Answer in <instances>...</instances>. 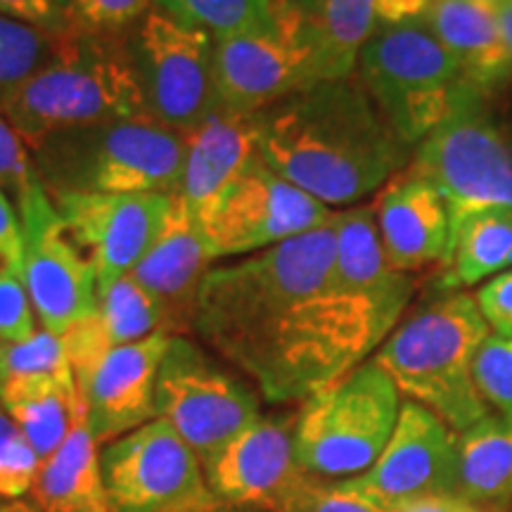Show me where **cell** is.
<instances>
[{
	"mask_svg": "<svg viewBox=\"0 0 512 512\" xmlns=\"http://www.w3.org/2000/svg\"><path fill=\"white\" fill-rule=\"evenodd\" d=\"M259 157L325 207H356L406 159L358 76L318 81L254 112Z\"/></svg>",
	"mask_w": 512,
	"mask_h": 512,
	"instance_id": "6da1fadb",
	"label": "cell"
},
{
	"mask_svg": "<svg viewBox=\"0 0 512 512\" xmlns=\"http://www.w3.org/2000/svg\"><path fill=\"white\" fill-rule=\"evenodd\" d=\"M413 287L408 273L356 283L332 268L328 287L278 325L245 373L273 403L311 399L382 347L411 302Z\"/></svg>",
	"mask_w": 512,
	"mask_h": 512,
	"instance_id": "7a4b0ae2",
	"label": "cell"
},
{
	"mask_svg": "<svg viewBox=\"0 0 512 512\" xmlns=\"http://www.w3.org/2000/svg\"><path fill=\"white\" fill-rule=\"evenodd\" d=\"M335 259L332 219L238 264L211 268L197 292L192 328L245 373L278 325L328 287Z\"/></svg>",
	"mask_w": 512,
	"mask_h": 512,
	"instance_id": "3957f363",
	"label": "cell"
},
{
	"mask_svg": "<svg viewBox=\"0 0 512 512\" xmlns=\"http://www.w3.org/2000/svg\"><path fill=\"white\" fill-rule=\"evenodd\" d=\"M489 335L477 299L446 290L396 325L375 361L408 401L430 408L453 432H465L491 415L475 382L477 351Z\"/></svg>",
	"mask_w": 512,
	"mask_h": 512,
	"instance_id": "277c9868",
	"label": "cell"
},
{
	"mask_svg": "<svg viewBox=\"0 0 512 512\" xmlns=\"http://www.w3.org/2000/svg\"><path fill=\"white\" fill-rule=\"evenodd\" d=\"M0 112L34 147L57 133L145 117L131 48L95 31H64L57 55L15 88Z\"/></svg>",
	"mask_w": 512,
	"mask_h": 512,
	"instance_id": "5b68a950",
	"label": "cell"
},
{
	"mask_svg": "<svg viewBox=\"0 0 512 512\" xmlns=\"http://www.w3.org/2000/svg\"><path fill=\"white\" fill-rule=\"evenodd\" d=\"M358 79L408 147L422 143L467 100L479 98L420 19L375 27L358 55Z\"/></svg>",
	"mask_w": 512,
	"mask_h": 512,
	"instance_id": "8992f818",
	"label": "cell"
},
{
	"mask_svg": "<svg viewBox=\"0 0 512 512\" xmlns=\"http://www.w3.org/2000/svg\"><path fill=\"white\" fill-rule=\"evenodd\" d=\"M50 192H178L185 140L157 121L119 119L57 133L36 145Z\"/></svg>",
	"mask_w": 512,
	"mask_h": 512,
	"instance_id": "52a82bcc",
	"label": "cell"
},
{
	"mask_svg": "<svg viewBox=\"0 0 512 512\" xmlns=\"http://www.w3.org/2000/svg\"><path fill=\"white\" fill-rule=\"evenodd\" d=\"M401 392L375 358L304 401L294 420V453L313 477L366 475L392 439Z\"/></svg>",
	"mask_w": 512,
	"mask_h": 512,
	"instance_id": "ba28073f",
	"label": "cell"
},
{
	"mask_svg": "<svg viewBox=\"0 0 512 512\" xmlns=\"http://www.w3.org/2000/svg\"><path fill=\"white\" fill-rule=\"evenodd\" d=\"M145 117L188 133L221 107L214 76V38L164 10L140 17L131 43Z\"/></svg>",
	"mask_w": 512,
	"mask_h": 512,
	"instance_id": "9c48e42d",
	"label": "cell"
},
{
	"mask_svg": "<svg viewBox=\"0 0 512 512\" xmlns=\"http://www.w3.org/2000/svg\"><path fill=\"white\" fill-rule=\"evenodd\" d=\"M413 171L444 195L451 216L512 207V124L486 110L482 95L467 100L418 143Z\"/></svg>",
	"mask_w": 512,
	"mask_h": 512,
	"instance_id": "30bf717a",
	"label": "cell"
},
{
	"mask_svg": "<svg viewBox=\"0 0 512 512\" xmlns=\"http://www.w3.org/2000/svg\"><path fill=\"white\" fill-rule=\"evenodd\" d=\"M155 406L157 418L169 422L200 460L261 418L245 384L181 335H171L159 366Z\"/></svg>",
	"mask_w": 512,
	"mask_h": 512,
	"instance_id": "8fae6325",
	"label": "cell"
},
{
	"mask_svg": "<svg viewBox=\"0 0 512 512\" xmlns=\"http://www.w3.org/2000/svg\"><path fill=\"white\" fill-rule=\"evenodd\" d=\"M335 214L259 157L195 221L211 259H228L309 233Z\"/></svg>",
	"mask_w": 512,
	"mask_h": 512,
	"instance_id": "7c38bea8",
	"label": "cell"
},
{
	"mask_svg": "<svg viewBox=\"0 0 512 512\" xmlns=\"http://www.w3.org/2000/svg\"><path fill=\"white\" fill-rule=\"evenodd\" d=\"M102 475L117 512H214L200 456L164 420H150L100 453Z\"/></svg>",
	"mask_w": 512,
	"mask_h": 512,
	"instance_id": "4fadbf2b",
	"label": "cell"
},
{
	"mask_svg": "<svg viewBox=\"0 0 512 512\" xmlns=\"http://www.w3.org/2000/svg\"><path fill=\"white\" fill-rule=\"evenodd\" d=\"M24 283L43 330L64 335L98 309V273L64 226L43 178L17 197Z\"/></svg>",
	"mask_w": 512,
	"mask_h": 512,
	"instance_id": "5bb4252c",
	"label": "cell"
},
{
	"mask_svg": "<svg viewBox=\"0 0 512 512\" xmlns=\"http://www.w3.org/2000/svg\"><path fill=\"white\" fill-rule=\"evenodd\" d=\"M50 195L72 240L98 273V287L133 273L155 245L171 207V195L164 192L57 190Z\"/></svg>",
	"mask_w": 512,
	"mask_h": 512,
	"instance_id": "9a60e30c",
	"label": "cell"
},
{
	"mask_svg": "<svg viewBox=\"0 0 512 512\" xmlns=\"http://www.w3.org/2000/svg\"><path fill=\"white\" fill-rule=\"evenodd\" d=\"M456 439L437 413L415 401H403L394 434L366 475L342 479L351 491L394 508L413 498L453 494Z\"/></svg>",
	"mask_w": 512,
	"mask_h": 512,
	"instance_id": "2e32d148",
	"label": "cell"
},
{
	"mask_svg": "<svg viewBox=\"0 0 512 512\" xmlns=\"http://www.w3.org/2000/svg\"><path fill=\"white\" fill-rule=\"evenodd\" d=\"M202 465L219 503L271 512L306 475L294 453V422L283 418L254 420Z\"/></svg>",
	"mask_w": 512,
	"mask_h": 512,
	"instance_id": "e0dca14e",
	"label": "cell"
},
{
	"mask_svg": "<svg viewBox=\"0 0 512 512\" xmlns=\"http://www.w3.org/2000/svg\"><path fill=\"white\" fill-rule=\"evenodd\" d=\"M169 332L114 347L76 380L88 425L100 441L119 439L157 418L155 389Z\"/></svg>",
	"mask_w": 512,
	"mask_h": 512,
	"instance_id": "ac0fdd59",
	"label": "cell"
},
{
	"mask_svg": "<svg viewBox=\"0 0 512 512\" xmlns=\"http://www.w3.org/2000/svg\"><path fill=\"white\" fill-rule=\"evenodd\" d=\"M214 76L221 107L259 112L318 83L309 55L273 27L268 34L214 38Z\"/></svg>",
	"mask_w": 512,
	"mask_h": 512,
	"instance_id": "d6986e66",
	"label": "cell"
},
{
	"mask_svg": "<svg viewBox=\"0 0 512 512\" xmlns=\"http://www.w3.org/2000/svg\"><path fill=\"white\" fill-rule=\"evenodd\" d=\"M273 27L309 55L316 81L347 79L373 36L375 0H271Z\"/></svg>",
	"mask_w": 512,
	"mask_h": 512,
	"instance_id": "ffe728a7",
	"label": "cell"
},
{
	"mask_svg": "<svg viewBox=\"0 0 512 512\" xmlns=\"http://www.w3.org/2000/svg\"><path fill=\"white\" fill-rule=\"evenodd\" d=\"M377 230L389 266L415 273L446 264L451 247V211L434 185L408 171L380 192L375 204Z\"/></svg>",
	"mask_w": 512,
	"mask_h": 512,
	"instance_id": "44dd1931",
	"label": "cell"
},
{
	"mask_svg": "<svg viewBox=\"0 0 512 512\" xmlns=\"http://www.w3.org/2000/svg\"><path fill=\"white\" fill-rule=\"evenodd\" d=\"M214 261L207 252L195 216L185 207L178 192H171V207L150 247L131 278L150 294L164 313L166 332L192 328L195 302L207 275V264Z\"/></svg>",
	"mask_w": 512,
	"mask_h": 512,
	"instance_id": "7402d4cb",
	"label": "cell"
},
{
	"mask_svg": "<svg viewBox=\"0 0 512 512\" xmlns=\"http://www.w3.org/2000/svg\"><path fill=\"white\" fill-rule=\"evenodd\" d=\"M183 140L185 169L178 195L192 216L207 209L254 159H259L254 112L219 107L183 133Z\"/></svg>",
	"mask_w": 512,
	"mask_h": 512,
	"instance_id": "603a6c76",
	"label": "cell"
},
{
	"mask_svg": "<svg viewBox=\"0 0 512 512\" xmlns=\"http://www.w3.org/2000/svg\"><path fill=\"white\" fill-rule=\"evenodd\" d=\"M422 22L479 95L512 72V53L496 5L482 0H432Z\"/></svg>",
	"mask_w": 512,
	"mask_h": 512,
	"instance_id": "cb8c5ba5",
	"label": "cell"
},
{
	"mask_svg": "<svg viewBox=\"0 0 512 512\" xmlns=\"http://www.w3.org/2000/svg\"><path fill=\"white\" fill-rule=\"evenodd\" d=\"M31 496L38 512H117L107 494L98 439L86 411L64 444L41 463Z\"/></svg>",
	"mask_w": 512,
	"mask_h": 512,
	"instance_id": "d4e9b609",
	"label": "cell"
},
{
	"mask_svg": "<svg viewBox=\"0 0 512 512\" xmlns=\"http://www.w3.org/2000/svg\"><path fill=\"white\" fill-rule=\"evenodd\" d=\"M0 408L46 460L53 456L86 411L74 377H12L0 382Z\"/></svg>",
	"mask_w": 512,
	"mask_h": 512,
	"instance_id": "484cf974",
	"label": "cell"
},
{
	"mask_svg": "<svg viewBox=\"0 0 512 512\" xmlns=\"http://www.w3.org/2000/svg\"><path fill=\"white\" fill-rule=\"evenodd\" d=\"M444 290L486 283L512 268V207H472L451 216Z\"/></svg>",
	"mask_w": 512,
	"mask_h": 512,
	"instance_id": "4316f807",
	"label": "cell"
},
{
	"mask_svg": "<svg viewBox=\"0 0 512 512\" xmlns=\"http://www.w3.org/2000/svg\"><path fill=\"white\" fill-rule=\"evenodd\" d=\"M453 496L501 512L512 501V420L486 415L458 432Z\"/></svg>",
	"mask_w": 512,
	"mask_h": 512,
	"instance_id": "83f0119b",
	"label": "cell"
},
{
	"mask_svg": "<svg viewBox=\"0 0 512 512\" xmlns=\"http://www.w3.org/2000/svg\"><path fill=\"white\" fill-rule=\"evenodd\" d=\"M95 318L112 347H124V344L140 342L155 332H166L164 313L159 304L131 275L98 287Z\"/></svg>",
	"mask_w": 512,
	"mask_h": 512,
	"instance_id": "f1b7e54d",
	"label": "cell"
},
{
	"mask_svg": "<svg viewBox=\"0 0 512 512\" xmlns=\"http://www.w3.org/2000/svg\"><path fill=\"white\" fill-rule=\"evenodd\" d=\"M159 10L211 38L273 31L271 0H157Z\"/></svg>",
	"mask_w": 512,
	"mask_h": 512,
	"instance_id": "f546056e",
	"label": "cell"
},
{
	"mask_svg": "<svg viewBox=\"0 0 512 512\" xmlns=\"http://www.w3.org/2000/svg\"><path fill=\"white\" fill-rule=\"evenodd\" d=\"M62 34L0 15V105L57 55Z\"/></svg>",
	"mask_w": 512,
	"mask_h": 512,
	"instance_id": "4dcf8cb0",
	"label": "cell"
},
{
	"mask_svg": "<svg viewBox=\"0 0 512 512\" xmlns=\"http://www.w3.org/2000/svg\"><path fill=\"white\" fill-rule=\"evenodd\" d=\"M74 377L60 335L38 330L27 342L0 344V382L12 377Z\"/></svg>",
	"mask_w": 512,
	"mask_h": 512,
	"instance_id": "1f68e13d",
	"label": "cell"
},
{
	"mask_svg": "<svg viewBox=\"0 0 512 512\" xmlns=\"http://www.w3.org/2000/svg\"><path fill=\"white\" fill-rule=\"evenodd\" d=\"M41 463V456L17 422L0 408V503L19 501L31 494Z\"/></svg>",
	"mask_w": 512,
	"mask_h": 512,
	"instance_id": "d6a6232c",
	"label": "cell"
},
{
	"mask_svg": "<svg viewBox=\"0 0 512 512\" xmlns=\"http://www.w3.org/2000/svg\"><path fill=\"white\" fill-rule=\"evenodd\" d=\"M273 512H392V508L351 491L342 482L306 472Z\"/></svg>",
	"mask_w": 512,
	"mask_h": 512,
	"instance_id": "836d02e7",
	"label": "cell"
},
{
	"mask_svg": "<svg viewBox=\"0 0 512 512\" xmlns=\"http://www.w3.org/2000/svg\"><path fill=\"white\" fill-rule=\"evenodd\" d=\"M475 382L489 411L512 420V339L489 335L477 351Z\"/></svg>",
	"mask_w": 512,
	"mask_h": 512,
	"instance_id": "e575fe53",
	"label": "cell"
},
{
	"mask_svg": "<svg viewBox=\"0 0 512 512\" xmlns=\"http://www.w3.org/2000/svg\"><path fill=\"white\" fill-rule=\"evenodd\" d=\"M36 311L22 273H0V339L27 342L36 335Z\"/></svg>",
	"mask_w": 512,
	"mask_h": 512,
	"instance_id": "d590c367",
	"label": "cell"
},
{
	"mask_svg": "<svg viewBox=\"0 0 512 512\" xmlns=\"http://www.w3.org/2000/svg\"><path fill=\"white\" fill-rule=\"evenodd\" d=\"M38 171L24 150V138L0 112V188L12 192L15 200L36 181Z\"/></svg>",
	"mask_w": 512,
	"mask_h": 512,
	"instance_id": "8d00e7d4",
	"label": "cell"
},
{
	"mask_svg": "<svg viewBox=\"0 0 512 512\" xmlns=\"http://www.w3.org/2000/svg\"><path fill=\"white\" fill-rule=\"evenodd\" d=\"M150 3L152 0H72L69 15L91 31H110L136 22Z\"/></svg>",
	"mask_w": 512,
	"mask_h": 512,
	"instance_id": "74e56055",
	"label": "cell"
},
{
	"mask_svg": "<svg viewBox=\"0 0 512 512\" xmlns=\"http://www.w3.org/2000/svg\"><path fill=\"white\" fill-rule=\"evenodd\" d=\"M475 299L489 330L496 337L512 339V268L479 285Z\"/></svg>",
	"mask_w": 512,
	"mask_h": 512,
	"instance_id": "f35d334b",
	"label": "cell"
},
{
	"mask_svg": "<svg viewBox=\"0 0 512 512\" xmlns=\"http://www.w3.org/2000/svg\"><path fill=\"white\" fill-rule=\"evenodd\" d=\"M0 15L19 19L50 34H64L72 29V15L55 0H0Z\"/></svg>",
	"mask_w": 512,
	"mask_h": 512,
	"instance_id": "ab89813d",
	"label": "cell"
},
{
	"mask_svg": "<svg viewBox=\"0 0 512 512\" xmlns=\"http://www.w3.org/2000/svg\"><path fill=\"white\" fill-rule=\"evenodd\" d=\"M5 271L24 275V233L8 192L0 188V273Z\"/></svg>",
	"mask_w": 512,
	"mask_h": 512,
	"instance_id": "60d3db41",
	"label": "cell"
},
{
	"mask_svg": "<svg viewBox=\"0 0 512 512\" xmlns=\"http://www.w3.org/2000/svg\"><path fill=\"white\" fill-rule=\"evenodd\" d=\"M392 512H501V510L484 508V505L467 501L463 496L434 494V496L413 498V501L394 505Z\"/></svg>",
	"mask_w": 512,
	"mask_h": 512,
	"instance_id": "b9f144b4",
	"label": "cell"
},
{
	"mask_svg": "<svg viewBox=\"0 0 512 512\" xmlns=\"http://www.w3.org/2000/svg\"><path fill=\"white\" fill-rule=\"evenodd\" d=\"M430 5L432 0H375V12L382 24H401L425 15Z\"/></svg>",
	"mask_w": 512,
	"mask_h": 512,
	"instance_id": "7bdbcfd3",
	"label": "cell"
},
{
	"mask_svg": "<svg viewBox=\"0 0 512 512\" xmlns=\"http://www.w3.org/2000/svg\"><path fill=\"white\" fill-rule=\"evenodd\" d=\"M498 22H501V29H503V36L505 41H508V48L512 53V0H508V3L498 5Z\"/></svg>",
	"mask_w": 512,
	"mask_h": 512,
	"instance_id": "ee69618b",
	"label": "cell"
},
{
	"mask_svg": "<svg viewBox=\"0 0 512 512\" xmlns=\"http://www.w3.org/2000/svg\"><path fill=\"white\" fill-rule=\"evenodd\" d=\"M55 3H57V5H60V8H64V10H67V12H69V3H72V0H55Z\"/></svg>",
	"mask_w": 512,
	"mask_h": 512,
	"instance_id": "f6af8a7d",
	"label": "cell"
},
{
	"mask_svg": "<svg viewBox=\"0 0 512 512\" xmlns=\"http://www.w3.org/2000/svg\"><path fill=\"white\" fill-rule=\"evenodd\" d=\"M482 3H489V5H496V8H498V5H503V3H508V0H482Z\"/></svg>",
	"mask_w": 512,
	"mask_h": 512,
	"instance_id": "bcb514c9",
	"label": "cell"
},
{
	"mask_svg": "<svg viewBox=\"0 0 512 512\" xmlns=\"http://www.w3.org/2000/svg\"><path fill=\"white\" fill-rule=\"evenodd\" d=\"M22 512H38V510H22Z\"/></svg>",
	"mask_w": 512,
	"mask_h": 512,
	"instance_id": "7dc6e473",
	"label": "cell"
},
{
	"mask_svg": "<svg viewBox=\"0 0 512 512\" xmlns=\"http://www.w3.org/2000/svg\"><path fill=\"white\" fill-rule=\"evenodd\" d=\"M510 512H512V510H510Z\"/></svg>",
	"mask_w": 512,
	"mask_h": 512,
	"instance_id": "c3c4849f",
	"label": "cell"
}]
</instances>
